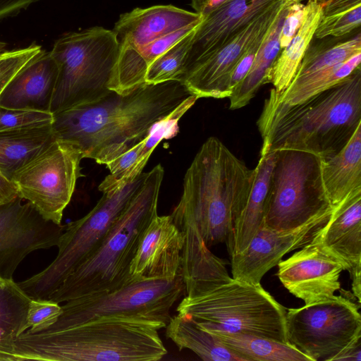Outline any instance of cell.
<instances>
[{
	"label": "cell",
	"instance_id": "obj_2",
	"mask_svg": "<svg viewBox=\"0 0 361 361\" xmlns=\"http://www.w3.org/2000/svg\"><path fill=\"white\" fill-rule=\"evenodd\" d=\"M257 125L261 155L281 149L312 153L330 159L361 125V68L304 101L289 104L272 88Z\"/></svg>",
	"mask_w": 361,
	"mask_h": 361
},
{
	"label": "cell",
	"instance_id": "obj_39",
	"mask_svg": "<svg viewBox=\"0 0 361 361\" xmlns=\"http://www.w3.org/2000/svg\"><path fill=\"white\" fill-rule=\"evenodd\" d=\"M305 13V5L300 1H288L280 32L279 42L281 50L285 48L297 33L302 23Z\"/></svg>",
	"mask_w": 361,
	"mask_h": 361
},
{
	"label": "cell",
	"instance_id": "obj_16",
	"mask_svg": "<svg viewBox=\"0 0 361 361\" xmlns=\"http://www.w3.org/2000/svg\"><path fill=\"white\" fill-rule=\"evenodd\" d=\"M277 265L281 283L305 304L332 297L341 290L340 276L345 270L314 238Z\"/></svg>",
	"mask_w": 361,
	"mask_h": 361
},
{
	"label": "cell",
	"instance_id": "obj_42",
	"mask_svg": "<svg viewBox=\"0 0 361 361\" xmlns=\"http://www.w3.org/2000/svg\"><path fill=\"white\" fill-rule=\"evenodd\" d=\"M16 339L12 334L0 328V361H16Z\"/></svg>",
	"mask_w": 361,
	"mask_h": 361
},
{
	"label": "cell",
	"instance_id": "obj_10",
	"mask_svg": "<svg viewBox=\"0 0 361 361\" xmlns=\"http://www.w3.org/2000/svg\"><path fill=\"white\" fill-rule=\"evenodd\" d=\"M146 172L130 183L103 192L96 205L82 218L64 227L58 254L44 270L18 283L32 299H48L66 278L102 242L108 231L140 188Z\"/></svg>",
	"mask_w": 361,
	"mask_h": 361
},
{
	"label": "cell",
	"instance_id": "obj_28",
	"mask_svg": "<svg viewBox=\"0 0 361 361\" xmlns=\"http://www.w3.org/2000/svg\"><path fill=\"white\" fill-rule=\"evenodd\" d=\"M288 4V0L283 1L274 20L263 37L250 71L228 97L231 109H240L248 104L259 87L264 85L265 76L281 51L279 36Z\"/></svg>",
	"mask_w": 361,
	"mask_h": 361
},
{
	"label": "cell",
	"instance_id": "obj_35",
	"mask_svg": "<svg viewBox=\"0 0 361 361\" xmlns=\"http://www.w3.org/2000/svg\"><path fill=\"white\" fill-rule=\"evenodd\" d=\"M361 4L348 10L322 16L314 32V38L350 36L360 29Z\"/></svg>",
	"mask_w": 361,
	"mask_h": 361
},
{
	"label": "cell",
	"instance_id": "obj_38",
	"mask_svg": "<svg viewBox=\"0 0 361 361\" xmlns=\"http://www.w3.org/2000/svg\"><path fill=\"white\" fill-rule=\"evenodd\" d=\"M42 49L40 45L32 43L23 48L6 51L0 61V94L18 71Z\"/></svg>",
	"mask_w": 361,
	"mask_h": 361
},
{
	"label": "cell",
	"instance_id": "obj_15",
	"mask_svg": "<svg viewBox=\"0 0 361 361\" xmlns=\"http://www.w3.org/2000/svg\"><path fill=\"white\" fill-rule=\"evenodd\" d=\"M332 212L288 230H275L262 225L244 250L230 255L232 278L260 283L264 274L286 254L310 243L327 223Z\"/></svg>",
	"mask_w": 361,
	"mask_h": 361
},
{
	"label": "cell",
	"instance_id": "obj_21",
	"mask_svg": "<svg viewBox=\"0 0 361 361\" xmlns=\"http://www.w3.org/2000/svg\"><path fill=\"white\" fill-rule=\"evenodd\" d=\"M202 16L171 5L137 8L121 15L112 31L119 52L138 50L153 41L188 27L197 26Z\"/></svg>",
	"mask_w": 361,
	"mask_h": 361
},
{
	"label": "cell",
	"instance_id": "obj_13",
	"mask_svg": "<svg viewBox=\"0 0 361 361\" xmlns=\"http://www.w3.org/2000/svg\"><path fill=\"white\" fill-rule=\"evenodd\" d=\"M283 0L274 4L224 45L184 73L180 82L198 99L229 97L231 73L245 52L274 20Z\"/></svg>",
	"mask_w": 361,
	"mask_h": 361
},
{
	"label": "cell",
	"instance_id": "obj_22",
	"mask_svg": "<svg viewBox=\"0 0 361 361\" xmlns=\"http://www.w3.org/2000/svg\"><path fill=\"white\" fill-rule=\"evenodd\" d=\"M57 73L50 52L42 49L5 86L0 107L50 112Z\"/></svg>",
	"mask_w": 361,
	"mask_h": 361
},
{
	"label": "cell",
	"instance_id": "obj_26",
	"mask_svg": "<svg viewBox=\"0 0 361 361\" xmlns=\"http://www.w3.org/2000/svg\"><path fill=\"white\" fill-rule=\"evenodd\" d=\"M322 15L321 4L316 0L307 1L301 26L289 44L281 50L265 76L264 84H272L274 89L280 94L287 89L314 38Z\"/></svg>",
	"mask_w": 361,
	"mask_h": 361
},
{
	"label": "cell",
	"instance_id": "obj_37",
	"mask_svg": "<svg viewBox=\"0 0 361 361\" xmlns=\"http://www.w3.org/2000/svg\"><path fill=\"white\" fill-rule=\"evenodd\" d=\"M62 312L61 305L49 299H32L27 314L29 333H39L53 325Z\"/></svg>",
	"mask_w": 361,
	"mask_h": 361
},
{
	"label": "cell",
	"instance_id": "obj_43",
	"mask_svg": "<svg viewBox=\"0 0 361 361\" xmlns=\"http://www.w3.org/2000/svg\"><path fill=\"white\" fill-rule=\"evenodd\" d=\"M361 4V0H326L322 5V16L348 10Z\"/></svg>",
	"mask_w": 361,
	"mask_h": 361
},
{
	"label": "cell",
	"instance_id": "obj_4",
	"mask_svg": "<svg viewBox=\"0 0 361 361\" xmlns=\"http://www.w3.org/2000/svg\"><path fill=\"white\" fill-rule=\"evenodd\" d=\"M255 170L215 137L200 147L184 176L178 206L195 220L208 247L226 242L243 211Z\"/></svg>",
	"mask_w": 361,
	"mask_h": 361
},
{
	"label": "cell",
	"instance_id": "obj_32",
	"mask_svg": "<svg viewBox=\"0 0 361 361\" xmlns=\"http://www.w3.org/2000/svg\"><path fill=\"white\" fill-rule=\"evenodd\" d=\"M360 62L361 52L333 67L302 79L292 81L283 93L278 92L279 97L283 102L289 104L301 102L346 78L356 68L360 67Z\"/></svg>",
	"mask_w": 361,
	"mask_h": 361
},
{
	"label": "cell",
	"instance_id": "obj_33",
	"mask_svg": "<svg viewBox=\"0 0 361 361\" xmlns=\"http://www.w3.org/2000/svg\"><path fill=\"white\" fill-rule=\"evenodd\" d=\"M31 300L18 283L0 276V328L16 338L28 329L27 314Z\"/></svg>",
	"mask_w": 361,
	"mask_h": 361
},
{
	"label": "cell",
	"instance_id": "obj_5",
	"mask_svg": "<svg viewBox=\"0 0 361 361\" xmlns=\"http://www.w3.org/2000/svg\"><path fill=\"white\" fill-rule=\"evenodd\" d=\"M164 170L157 164L114 223L100 245L49 297L58 303L116 290L130 282V263L141 236L157 213Z\"/></svg>",
	"mask_w": 361,
	"mask_h": 361
},
{
	"label": "cell",
	"instance_id": "obj_24",
	"mask_svg": "<svg viewBox=\"0 0 361 361\" xmlns=\"http://www.w3.org/2000/svg\"><path fill=\"white\" fill-rule=\"evenodd\" d=\"M274 159L275 152L261 155L255 168V178L247 204L233 222L231 235L226 241L229 255L244 250L262 224Z\"/></svg>",
	"mask_w": 361,
	"mask_h": 361
},
{
	"label": "cell",
	"instance_id": "obj_46",
	"mask_svg": "<svg viewBox=\"0 0 361 361\" xmlns=\"http://www.w3.org/2000/svg\"><path fill=\"white\" fill-rule=\"evenodd\" d=\"M17 196V190L13 183L0 172V205L11 201Z\"/></svg>",
	"mask_w": 361,
	"mask_h": 361
},
{
	"label": "cell",
	"instance_id": "obj_19",
	"mask_svg": "<svg viewBox=\"0 0 361 361\" xmlns=\"http://www.w3.org/2000/svg\"><path fill=\"white\" fill-rule=\"evenodd\" d=\"M170 215L183 236L180 269L185 295H200L231 281L226 262L210 251L193 216L178 205Z\"/></svg>",
	"mask_w": 361,
	"mask_h": 361
},
{
	"label": "cell",
	"instance_id": "obj_29",
	"mask_svg": "<svg viewBox=\"0 0 361 361\" xmlns=\"http://www.w3.org/2000/svg\"><path fill=\"white\" fill-rule=\"evenodd\" d=\"M51 125L0 132V172L4 176L11 180L55 140Z\"/></svg>",
	"mask_w": 361,
	"mask_h": 361
},
{
	"label": "cell",
	"instance_id": "obj_45",
	"mask_svg": "<svg viewBox=\"0 0 361 361\" xmlns=\"http://www.w3.org/2000/svg\"><path fill=\"white\" fill-rule=\"evenodd\" d=\"M228 0H191V4L195 12L200 14L202 18L217 9Z\"/></svg>",
	"mask_w": 361,
	"mask_h": 361
},
{
	"label": "cell",
	"instance_id": "obj_17",
	"mask_svg": "<svg viewBox=\"0 0 361 361\" xmlns=\"http://www.w3.org/2000/svg\"><path fill=\"white\" fill-rule=\"evenodd\" d=\"M280 0H228L202 18L187 51L184 73L209 56ZM184 74V73H183Z\"/></svg>",
	"mask_w": 361,
	"mask_h": 361
},
{
	"label": "cell",
	"instance_id": "obj_23",
	"mask_svg": "<svg viewBox=\"0 0 361 361\" xmlns=\"http://www.w3.org/2000/svg\"><path fill=\"white\" fill-rule=\"evenodd\" d=\"M321 170L334 208L350 196L361 193V125L337 154L326 161L321 159Z\"/></svg>",
	"mask_w": 361,
	"mask_h": 361
},
{
	"label": "cell",
	"instance_id": "obj_25",
	"mask_svg": "<svg viewBox=\"0 0 361 361\" xmlns=\"http://www.w3.org/2000/svg\"><path fill=\"white\" fill-rule=\"evenodd\" d=\"M176 133V127L172 121L164 119L157 122L145 138L106 165L110 173L102 181L99 190L108 192L135 180L142 173L159 142L175 137Z\"/></svg>",
	"mask_w": 361,
	"mask_h": 361
},
{
	"label": "cell",
	"instance_id": "obj_6",
	"mask_svg": "<svg viewBox=\"0 0 361 361\" xmlns=\"http://www.w3.org/2000/svg\"><path fill=\"white\" fill-rule=\"evenodd\" d=\"M49 52L58 68L52 114L94 103L112 92L119 56L112 30L95 26L66 33Z\"/></svg>",
	"mask_w": 361,
	"mask_h": 361
},
{
	"label": "cell",
	"instance_id": "obj_30",
	"mask_svg": "<svg viewBox=\"0 0 361 361\" xmlns=\"http://www.w3.org/2000/svg\"><path fill=\"white\" fill-rule=\"evenodd\" d=\"M165 329L166 337L171 339L179 350L188 349L203 360L245 361L188 317L178 314L171 317Z\"/></svg>",
	"mask_w": 361,
	"mask_h": 361
},
{
	"label": "cell",
	"instance_id": "obj_47",
	"mask_svg": "<svg viewBox=\"0 0 361 361\" xmlns=\"http://www.w3.org/2000/svg\"><path fill=\"white\" fill-rule=\"evenodd\" d=\"M6 51H2L0 49V61L3 59V57L5 56Z\"/></svg>",
	"mask_w": 361,
	"mask_h": 361
},
{
	"label": "cell",
	"instance_id": "obj_18",
	"mask_svg": "<svg viewBox=\"0 0 361 361\" xmlns=\"http://www.w3.org/2000/svg\"><path fill=\"white\" fill-rule=\"evenodd\" d=\"M183 236L171 215L153 217L130 266L132 278L173 279L181 271Z\"/></svg>",
	"mask_w": 361,
	"mask_h": 361
},
{
	"label": "cell",
	"instance_id": "obj_34",
	"mask_svg": "<svg viewBox=\"0 0 361 361\" xmlns=\"http://www.w3.org/2000/svg\"><path fill=\"white\" fill-rule=\"evenodd\" d=\"M195 29L150 63L145 75V83L157 84L170 80L180 81L184 73L185 56Z\"/></svg>",
	"mask_w": 361,
	"mask_h": 361
},
{
	"label": "cell",
	"instance_id": "obj_44",
	"mask_svg": "<svg viewBox=\"0 0 361 361\" xmlns=\"http://www.w3.org/2000/svg\"><path fill=\"white\" fill-rule=\"evenodd\" d=\"M338 361H360L361 360V337L357 338L332 360Z\"/></svg>",
	"mask_w": 361,
	"mask_h": 361
},
{
	"label": "cell",
	"instance_id": "obj_12",
	"mask_svg": "<svg viewBox=\"0 0 361 361\" xmlns=\"http://www.w3.org/2000/svg\"><path fill=\"white\" fill-rule=\"evenodd\" d=\"M82 152L73 145L55 139L41 154L11 178L18 195L47 221L61 225L76 182L83 176Z\"/></svg>",
	"mask_w": 361,
	"mask_h": 361
},
{
	"label": "cell",
	"instance_id": "obj_14",
	"mask_svg": "<svg viewBox=\"0 0 361 361\" xmlns=\"http://www.w3.org/2000/svg\"><path fill=\"white\" fill-rule=\"evenodd\" d=\"M17 196L0 205V276L13 279L30 252L56 246L63 226L44 219Z\"/></svg>",
	"mask_w": 361,
	"mask_h": 361
},
{
	"label": "cell",
	"instance_id": "obj_1",
	"mask_svg": "<svg viewBox=\"0 0 361 361\" xmlns=\"http://www.w3.org/2000/svg\"><path fill=\"white\" fill-rule=\"evenodd\" d=\"M192 95L178 80L112 91L91 104L53 114L55 139L80 149L83 158L106 166L145 138L155 123Z\"/></svg>",
	"mask_w": 361,
	"mask_h": 361
},
{
	"label": "cell",
	"instance_id": "obj_11",
	"mask_svg": "<svg viewBox=\"0 0 361 361\" xmlns=\"http://www.w3.org/2000/svg\"><path fill=\"white\" fill-rule=\"evenodd\" d=\"M355 299L353 293H341L298 308L288 309L286 325L288 343L312 361H332L361 337L360 304Z\"/></svg>",
	"mask_w": 361,
	"mask_h": 361
},
{
	"label": "cell",
	"instance_id": "obj_8",
	"mask_svg": "<svg viewBox=\"0 0 361 361\" xmlns=\"http://www.w3.org/2000/svg\"><path fill=\"white\" fill-rule=\"evenodd\" d=\"M133 279L113 291L66 302L58 320L41 332L65 329L101 317L137 320L158 330L165 328L171 307L185 295L181 271L173 279Z\"/></svg>",
	"mask_w": 361,
	"mask_h": 361
},
{
	"label": "cell",
	"instance_id": "obj_31",
	"mask_svg": "<svg viewBox=\"0 0 361 361\" xmlns=\"http://www.w3.org/2000/svg\"><path fill=\"white\" fill-rule=\"evenodd\" d=\"M360 52H361L360 29L353 35L347 37L313 38L292 81L302 79L333 67Z\"/></svg>",
	"mask_w": 361,
	"mask_h": 361
},
{
	"label": "cell",
	"instance_id": "obj_36",
	"mask_svg": "<svg viewBox=\"0 0 361 361\" xmlns=\"http://www.w3.org/2000/svg\"><path fill=\"white\" fill-rule=\"evenodd\" d=\"M52 121L49 111L0 107V132L49 126Z\"/></svg>",
	"mask_w": 361,
	"mask_h": 361
},
{
	"label": "cell",
	"instance_id": "obj_20",
	"mask_svg": "<svg viewBox=\"0 0 361 361\" xmlns=\"http://www.w3.org/2000/svg\"><path fill=\"white\" fill-rule=\"evenodd\" d=\"M314 238L343 264L352 280L353 294L360 302L361 193L350 196L334 207Z\"/></svg>",
	"mask_w": 361,
	"mask_h": 361
},
{
	"label": "cell",
	"instance_id": "obj_3",
	"mask_svg": "<svg viewBox=\"0 0 361 361\" xmlns=\"http://www.w3.org/2000/svg\"><path fill=\"white\" fill-rule=\"evenodd\" d=\"M153 325L101 317L52 332L25 331L15 341L16 361H157L167 353Z\"/></svg>",
	"mask_w": 361,
	"mask_h": 361
},
{
	"label": "cell",
	"instance_id": "obj_7",
	"mask_svg": "<svg viewBox=\"0 0 361 361\" xmlns=\"http://www.w3.org/2000/svg\"><path fill=\"white\" fill-rule=\"evenodd\" d=\"M287 310L261 283L232 278L209 291L182 299L178 315L197 324L288 343Z\"/></svg>",
	"mask_w": 361,
	"mask_h": 361
},
{
	"label": "cell",
	"instance_id": "obj_40",
	"mask_svg": "<svg viewBox=\"0 0 361 361\" xmlns=\"http://www.w3.org/2000/svg\"><path fill=\"white\" fill-rule=\"evenodd\" d=\"M266 32L256 38L235 66L230 80L232 92L250 71Z\"/></svg>",
	"mask_w": 361,
	"mask_h": 361
},
{
	"label": "cell",
	"instance_id": "obj_9",
	"mask_svg": "<svg viewBox=\"0 0 361 361\" xmlns=\"http://www.w3.org/2000/svg\"><path fill=\"white\" fill-rule=\"evenodd\" d=\"M333 210L323 184L321 159L302 151H275L262 225L288 230Z\"/></svg>",
	"mask_w": 361,
	"mask_h": 361
},
{
	"label": "cell",
	"instance_id": "obj_41",
	"mask_svg": "<svg viewBox=\"0 0 361 361\" xmlns=\"http://www.w3.org/2000/svg\"><path fill=\"white\" fill-rule=\"evenodd\" d=\"M41 1L43 0H0V20L14 16Z\"/></svg>",
	"mask_w": 361,
	"mask_h": 361
},
{
	"label": "cell",
	"instance_id": "obj_27",
	"mask_svg": "<svg viewBox=\"0 0 361 361\" xmlns=\"http://www.w3.org/2000/svg\"><path fill=\"white\" fill-rule=\"evenodd\" d=\"M197 325L214 335L226 348L243 357L245 361H312L289 343L250 334L229 331L208 325Z\"/></svg>",
	"mask_w": 361,
	"mask_h": 361
}]
</instances>
